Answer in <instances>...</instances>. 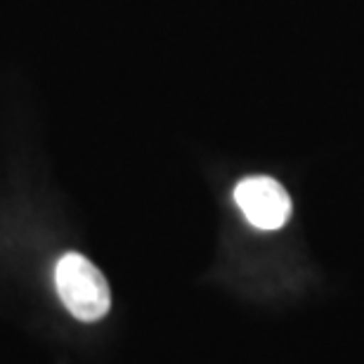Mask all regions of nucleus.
Listing matches in <instances>:
<instances>
[{"label":"nucleus","instance_id":"nucleus-1","mask_svg":"<svg viewBox=\"0 0 364 364\" xmlns=\"http://www.w3.org/2000/svg\"><path fill=\"white\" fill-rule=\"evenodd\" d=\"M55 287L64 308L81 322H97L112 305L105 274L81 253H64L60 258L55 267Z\"/></svg>","mask_w":364,"mask_h":364},{"label":"nucleus","instance_id":"nucleus-2","mask_svg":"<svg viewBox=\"0 0 364 364\" xmlns=\"http://www.w3.org/2000/svg\"><path fill=\"white\" fill-rule=\"evenodd\" d=\"M235 201L256 230H282L291 218V196L274 178L251 176L235 187Z\"/></svg>","mask_w":364,"mask_h":364}]
</instances>
